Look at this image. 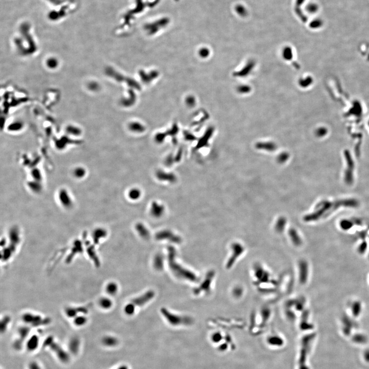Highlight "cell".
I'll return each mask as SVG.
<instances>
[{
	"label": "cell",
	"instance_id": "1",
	"mask_svg": "<svg viewBox=\"0 0 369 369\" xmlns=\"http://www.w3.org/2000/svg\"><path fill=\"white\" fill-rule=\"evenodd\" d=\"M167 251L169 266L171 272L175 276L182 280H186L190 282H197L199 281V277L194 273L183 267L176 260L177 251L175 247L171 246H169Z\"/></svg>",
	"mask_w": 369,
	"mask_h": 369
},
{
	"label": "cell",
	"instance_id": "2",
	"mask_svg": "<svg viewBox=\"0 0 369 369\" xmlns=\"http://www.w3.org/2000/svg\"><path fill=\"white\" fill-rule=\"evenodd\" d=\"M43 345L45 348L50 350L61 363H69L70 359L69 353L57 343L53 337L49 336L45 339Z\"/></svg>",
	"mask_w": 369,
	"mask_h": 369
},
{
	"label": "cell",
	"instance_id": "3",
	"mask_svg": "<svg viewBox=\"0 0 369 369\" xmlns=\"http://www.w3.org/2000/svg\"><path fill=\"white\" fill-rule=\"evenodd\" d=\"M315 337L314 333L304 335L301 342L300 355L298 360L299 369H309L307 365L306 361L309 354L310 352L311 345Z\"/></svg>",
	"mask_w": 369,
	"mask_h": 369
},
{
	"label": "cell",
	"instance_id": "4",
	"mask_svg": "<svg viewBox=\"0 0 369 369\" xmlns=\"http://www.w3.org/2000/svg\"><path fill=\"white\" fill-rule=\"evenodd\" d=\"M160 312L167 321L174 326L181 325L188 326L193 323V319L191 317L175 314L165 308L160 309Z\"/></svg>",
	"mask_w": 369,
	"mask_h": 369
},
{
	"label": "cell",
	"instance_id": "5",
	"mask_svg": "<svg viewBox=\"0 0 369 369\" xmlns=\"http://www.w3.org/2000/svg\"><path fill=\"white\" fill-rule=\"evenodd\" d=\"M214 276V273L213 271H211L208 272L202 283L198 287L193 289V293L195 295H199L201 292H209L210 290L211 282Z\"/></svg>",
	"mask_w": 369,
	"mask_h": 369
},
{
	"label": "cell",
	"instance_id": "6",
	"mask_svg": "<svg viewBox=\"0 0 369 369\" xmlns=\"http://www.w3.org/2000/svg\"><path fill=\"white\" fill-rule=\"evenodd\" d=\"M154 296L155 292L153 290H149L142 295L134 298L131 302L136 307L143 306L146 304V303L152 300L154 298Z\"/></svg>",
	"mask_w": 369,
	"mask_h": 369
},
{
	"label": "cell",
	"instance_id": "7",
	"mask_svg": "<svg viewBox=\"0 0 369 369\" xmlns=\"http://www.w3.org/2000/svg\"><path fill=\"white\" fill-rule=\"evenodd\" d=\"M232 255L227 264V267L228 268L232 267L237 260V258H239L243 252V247L239 243L233 244L232 246Z\"/></svg>",
	"mask_w": 369,
	"mask_h": 369
},
{
	"label": "cell",
	"instance_id": "8",
	"mask_svg": "<svg viewBox=\"0 0 369 369\" xmlns=\"http://www.w3.org/2000/svg\"><path fill=\"white\" fill-rule=\"evenodd\" d=\"M156 238L158 240L167 239L175 243H180L182 241L180 237L169 231H163L159 232L156 234Z\"/></svg>",
	"mask_w": 369,
	"mask_h": 369
},
{
	"label": "cell",
	"instance_id": "9",
	"mask_svg": "<svg viewBox=\"0 0 369 369\" xmlns=\"http://www.w3.org/2000/svg\"><path fill=\"white\" fill-rule=\"evenodd\" d=\"M299 280L301 284L306 283L308 277V266L306 261L302 260L299 263Z\"/></svg>",
	"mask_w": 369,
	"mask_h": 369
},
{
	"label": "cell",
	"instance_id": "10",
	"mask_svg": "<svg viewBox=\"0 0 369 369\" xmlns=\"http://www.w3.org/2000/svg\"><path fill=\"white\" fill-rule=\"evenodd\" d=\"M40 345V339L37 335H33V336L29 337L26 340L25 343V347L27 350L33 352L36 351Z\"/></svg>",
	"mask_w": 369,
	"mask_h": 369
},
{
	"label": "cell",
	"instance_id": "11",
	"mask_svg": "<svg viewBox=\"0 0 369 369\" xmlns=\"http://www.w3.org/2000/svg\"><path fill=\"white\" fill-rule=\"evenodd\" d=\"M254 65L255 64H254V61H250L247 64V65H245V66L243 67V69H241V70L239 71V72H237L236 75L238 77H242L247 76L248 75H249L250 73H251L252 69H253Z\"/></svg>",
	"mask_w": 369,
	"mask_h": 369
},
{
	"label": "cell",
	"instance_id": "12",
	"mask_svg": "<svg viewBox=\"0 0 369 369\" xmlns=\"http://www.w3.org/2000/svg\"><path fill=\"white\" fill-rule=\"evenodd\" d=\"M164 265V258L162 254H157L155 256L153 260V266L156 270L160 271L163 270Z\"/></svg>",
	"mask_w": 369,
	"mask_h": 369
},
{
	"label": "cell",
	"instance_id": "13",
	"mask_svg": "<svg viewBox=\"0 0 369 369\" xmlns=\"http://www.w3.org/2000/svg\"><path fill=\"white\" fill-rule=\"evenodd\" d=\"M267 342L273 346L280 347L284 344V340L278 335H271L267 338Z\"/></svg>",
	"mask_w": 369,
	"mask_h": 369
},
{
	"label": "cell",
	"instance_id": "14",
	"mask_svg": "<svg viewBox=\"0 0 369 369\" xmlns=\"http://www.w3.org/2000/svg\"><path fill=\"white\" fill-rule=\"evenodd\" d=\"M256 147L268 151H273L276 149V146L275 144L272 142H262L258 143L256 145Z\"/></svg>",
	"mask_w": 369,
	"mask_h": 369
},
{
	"label": "cell",
	"instance_id": "15",
	"mask_svg": "<svg viewBox=\"0 0 369 369\" xmlns=\"http://www.w3.org/2000/svg\"><path fill=\"white\" fill-rule=\"evenodd\" d=\"M343 333L345 334L348 335L350 334L352 328L354 326L353 323L351 321V319H348V317H344L343 319Z\"/></svg>",
	"mask_w": 369,
	"mask_h": 369
},
{
	"label": "cell",
	"instance_id": "16",
	"mask_svg": "<svg viewBox=\"0 0 369 369\" xmlns=\"http://www.w3.org/2000/svg\"><path fill=\"white\" fill-rule=\"evenodd\" d=\"M99 304L101 308L105 310L109 309L112 306V302L108 297H101L99 301Z\"/></svg>",
	"mask_w": 369,
	"mask_h": 369
},
{
	"label": "cell",
	"instance_id": "17",
	"mask_svg": "<svg viewBox=\"0 0 369 369\" xmlns=\"http://www.w3.org/2000/svg\"><path fill=\"white\" fill-rule=\"evenodd\" d=\"M118 286L114 282H110L106 286V292L110 295H114L118 292Z\"/></svg>",
	"mask_w": 369,
	"mask_h": 369
},
{
	"label": "cell",
	"instance_id": "18",
	"mask_svg": "<svg viewBox=\"0 0 369 369\" xmlns=\"http://www.w3.org/2000/svg\"><path fill=\"white\" fill-rule=\"evenodd\" d=\"M79 341L77 339H71L69 344V348L71 353L77 354L79 348Z\"/></svg>",
	"mask_w": 369,
	"mask_h": 369
},
{
	"label": "cell",
	"instance_id": "19",
	"mask_svg": "<svg viewBox=\"0 0 369 369\" xmlns=\"http://www.w3.org/2000/svg\"><path fill=\"white\" fill-rule=\"evenodd\" d=\"M118 343V340L114 337L106 336L102 339V343L106 347H112L115 346Z\"/></svg>",
	"mask_w": 369,
	"mask_h": 369
},
{
	"label": "cell",
	"instance_id": "20",
	"mask_svg": "<svg viewBox=\"0 0 369 369\" xmlns=\"http://www.w3.org/2000/svg\"><path fill=\"white\" fill-rule=\"evenodd\" d=\"M87 322V319L85 316H75L73 319V324L75 326L81 327L85 326Z\"/></svg>",
	"mask_w": 369,
	"mask_h": 369
},
{
	"label": "cell",
	"instance_id": "21",
	"mask_svg": "<svg viewBox=\"0 0 369 369\" xmlns=\"http://www.w3.org/2000/svg\"><path fill=\"white\" fill-rule=\"evenodd\" d=\"M289 235L292 239V241L295 245H300L302 243V241L300 237L298 236V233L294 229H291L289 231Z\"/></svg>",
	"mask_w": 369,
	"mask_h": 369
},
{
	"label": "cell",
	"instance_id": "22",
	"mask_svg": "<svg viewBox=\"0 0 369 369\" xmlns=\"http://www.w3.org/2000/svg\"><path fill=\"white\" fill-rule=\"evenodd\" d=\"M282 57L287 61H290L293 58V52L292 48L290 47H286L284 48L282 52Z\"/></svg>",
	"mask_w": 369,
	"mask_h": 369
},
{
	"label": "cell",
	"instance_id": "23",
	"mask_svg": "<svg viewBox=\"0 0 369 369\" xmlns=\"http://www.w3.org/2000/svg\"><path fill=\"white\" fill-rule=\"evenodd\" d=\"M361 304L359 302H355L352 306V312L353 316L357 317L361 312Z\"/></svg>",
	"mask_w": 369,
	"mask_h": 369
},
{
	"label": "cell",
	"instance_id": "24",
	"mask_svg": "<svg viewBox=\"0 0 369 369\" xmlns=\"http://www.w3.org/2000/svg\"><path fill=\"white\" fill-rule=\"evenodd\" d=\"M137 230L138 231V233L143 238H146L147 239L149 237V232L147 230V229L145 228V227L143 226L142 225L138 226V227L136 228Z\"/></svg>",
	"mask_w": 369,
	"mask_h": 369
},
{
	"label": "cell",
	"instance_id": "25",
	"mask_svg": "<svg viewBox=\"0 0 369 369\" xmlns=\"http://www.w3.org/2000/svg\"><path fill=\"white\" fill-rule=\"evenodd\" d=\"M352 339L355 343H365L367 341V338L362 334L355 335Z\"/></svg>",
	"mask_w": 369,
	"mask_h": 369
},
{
	"label": "cell",
	"instance_id": "26",
	"mask_svg": "<svg viewBox=\"0 0 369 369\" xmlns=\"http://www.w3.org/2000/svg\"><path fill=\"white\" fill-rule=\"evenodd\" d=\"M135 310H136V307L134 306L131 302H130L127 304L124 309L125 312L128 315H132L135 312Z\"/></svg>",
	"mask_w": 369,
	"mask_h": 369
},
{
	"label": "cell",
	"instance_id": "27",
	"mask_svg": "<svg viewBox=\"0 0 369 369\" xmlns=\"http://www.w3.org/2000/svg\"><path fill=\"white\" fill-rule=\"evenodd\" d=\"M106 235V232L105 230H99L95 231V234L94 235L95 243H97L99 241V239L101 238V237H105Z\"/></svg>",
	"mask_w": 369,
	"mask_h": 369
},
{
	"label": "cell",
	"instance_id": "28",
	"mask_svg": "<svg viewBox=\"0 0 369 369\" xmlns=\"http://www.w3.org/2000/svg\"><path fill=\"white\" fill-rule=\"evenodd\" d=\"M285 224H286V220L284 218H281L280 219H278L277 223L276 224V230L278 232H282L285 227Z\"/></svg>",
	"mask_w": 369,
	"mask_h": 369
},
{
	"label": "cell",
	"instance_id": "29",
	"mask_svg": "<svg viewBox=\"0 0 369 369\" xmlns=\"http://www.w3.org/2000/svg\"><path fill=\"white\" fill-rule=\"evenodd\" d=\"M237 92H238L239 93H242V94H245V93H247L249 92L251 90V87L249 86L246 85H241L238 86L237 88Z\"/></svg>",
	"mask_w": 369,
	"mask_h": 369
},
{
	"label": "cell",
	"instance_id": "30",
	"mask_svg": "<svg viewBox=\"0 0 369 369\" xmlns=\"http://www.w3.org/2000/svg\"><path fill=\"white\" fill-rule=\"evenodd\" d=\"M222 339L221 334L219 332H216L213 334L212 336V340L214 343H219Z\"/></svg>",
	"mask_w": 369,
	"mask_h": 369
},
{
	"label": "cell",
	"instance_id": "31",
	"mask_svg": "<svg viewBox=\"0 0 369 369\" xmlns=\"http://www.w3.org/2000/svg\"><path fill=\"white\" fill-rule=\"evenodd\" d=\"M28 369H42L41 366L37 361H33L29 363Z\"/></svg>",
	"mask_w": 369,
	"mask_h": 369
},
{
	"label": "cell",
	"instance_id": "32",
	"mask_svg": "<svg viewBox=\"0 0 369 369\" xmlns=\"http://www.w3.org/2000/svg\"><path fill=\"white\" fill-rule=\"evenodd\" d=\"M288 158H289V155H288V153H282L280 155V156H278L277 160L279 162L282 163H284L285 162H286L287 160L288 159Z\"/></svg>",
	"mask_w": 369,
	"mask_h": 369
},
{
	"label": "cell",
	"instance_id": "33",
	"mask_svg": "<svg viewBox=\"0 0 369 369\" xmlns=\"http://www.w3.org/2000/svg\"><path fill=\"white\" fill-rule=\"evenodd\" d=\"M367 248V245L365 243L360 244V245L359 246L358 248V251L360 253H363L366 251V250Z\"/></svg>",
	"mask_w": 369,
	"mask_h": 369
},
{
	"label": "cell",
	"instance_id": "34",
	"mask_svg": "<svg viewBox=\"0 0 369 369\" xmlns=\"http://www.w3.org/2000/svg\"><path fill=\"white\" fill-rule=\"evenodd\" d=\"M228 348L227 343H224L223 345H221L220 347H219V350L221 351H224L226 350Z\"/></svg>",
	"mask_w": 369,
	"mask_h": 369
},
{
	"label": "cell",
	"instance_id": "35",
	"mask_svg": "<svg viewBox=\"0 0 369 369\" xmlns=\"http://www.w3.org/2000/svg\"><path fill=\"white\" fill-rule=\"evenodd\" d=\"M138 194H139V193L136 191H136H132L130 192V197H134V198L136 199L137 197H138Z\"/></svg>",
	"mask_w": 369,
	"mask_h": 369
},
{
	"label": "cell",
	"instance_id": "36",
	"mask_svg": "<svg viewBox=\"0 0 369 369\" xmlns=\"http://www.w3.org/2000/svg\"><path fill=\"white\" fill-rule=\"evenodd\" d=\"M364 357L366 361L369 362V350H367L365 351L364 353Z\"/></svg>",
	"mask_w": 369,
	"mask_h": 369
},
{
	"label": "cell",
	"instance_id": "37",
	"mask_svg": "<svg viewBox=\"0 0 369 369\" xmlns=\"http://www.w3.org/2000/svg\"></svg>",
	"mask_w": 369,
	"mask_h": 369
}]
</instances>
